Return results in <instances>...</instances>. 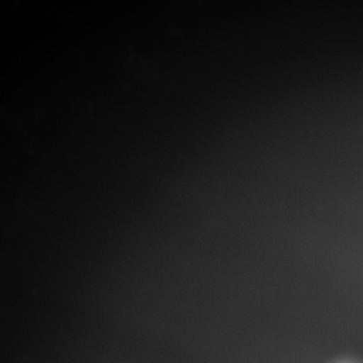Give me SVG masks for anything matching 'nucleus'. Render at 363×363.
<instances>
[{"instance_id": "nucleus-1", "label": "nucleus", "mask_w": 363, "mask_h": 363, "mask_svg": "<svg viewBox=\"0 0 363 363\" xmlns=\"http://www.w3.org/2000/svg\"><path fill=\"white\" fill-rule=\"evenodd\" d=\"M335 363H359L357 362V361H352V359H342V361H337Z\"/></svg>"}]
</instances>
